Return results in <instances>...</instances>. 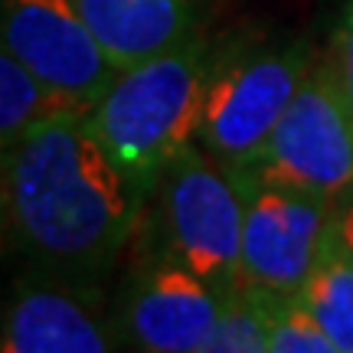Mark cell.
<instances>
[{"instance_id":"6da1fadb","label":"cell","mask_w":353,"mask_h":353,"mask_svg":"<svg viewBox=\"0 0 353 353\" xmlns=\"http://www.w3.org/2000/svg\"><path fill=\"white\" fill-rule=\"evenodd\" d=\"M138 203L88 112L59 114L3 154L7 223L20 249L50 268H108L138 223Z\"/></svg>"},{"instance_id":"7a4b0ae2","label":"cell","mask_w":353,"mask_h":353,"mask_svg":"<svg viewBox=\"0 0 353 353\" xmlns=\"http://www.w3.org/2000/svg\"><path fill=\"white\" fill-rule=\"evenodd\" d=\"M213 63V43L200 33L176 50L121 69L92 105L88 121L95 134L141 196L196 144Z\"/></svg>"},{"instance_id":"3957f363","label":"cell","mask_w":353,"mask_h":353,"mask_svg":"<svg viewBox=\"0 0 353 353\" xmlns=\"http://www.w3.org/2000/svg\"><path fill=\"white\" fill-rule=\"evenodd\" d=\"M314 63L304 39L216 52L196 144L226 170H249Z\"/></svg>"},{"instance_id":"277c9868","label":"cell","mask_w":353,"mask_h":353,"mask_svg":"<svg viewBox=\"0 0 353 353\" xmlns=\"http://www.w3.org/2000/svg\"><path fill=\"white\" fill-rule=\"evenodd\" d=\"M249 170L334 203L353 193V105L327 56H317Z\"/></svg>"},{"instance_id":"5b68a950","label":"cell","mask_w":353,"mask_h":353,"mask_svg":"<svg viewBox=\"0 0 353 353\" xmlns=\"http://www.w3.org/2000/svg\"><path fill=\"white\" fill-rule=\"evenodd\" d=\"M170 252L200 275L216 294L232 301L242 281V190L226 167L200 144L176 157L161 180Z\"/></svg>"},{"instance_id":"8992f818","label":"cell","mask_w":353,"mask_h":353,"mask_svg":"<svg viewBox=\"0 0 353 353\" xmlns=\"http://www.w3.org/2000/svg\"><path fill=\"white\" fill-rule=\"evenodd\" d=\"M242 190V281L265 294H298L330 236L337 203L229 170Z\"/></svg>"},{"instance_id":"52a82bcc","label":"cell","mask_w":353,"mask_h":353,"mask_svg":"<svg viewBox=\"0 0 353 353\" xmlns=\"http://www.w3.org/2000/svg\"><path fill=\"white\" fill-rule=\"evenodd\" d=\"M0 37L3 50L88 112L121 72L76 0H3Z\"/></svg>"},{"instance_id":"ba28073f","label":"cell","mask_w":353,"mask_h":353,"mask_svg":"<svg viewBox=\"0 0 353 353\" xmlns=\"http://www.w3.org/2000/svg\"><path fill=\"white\" fill-rule=\"evenodd\" d=\"M226 304L170 252L134 275L125 294V334L138 353H196Z\"/></svg>"},{"instance_id":"9c48e42d","label":"cell","mask_w":353,"mask_h":353,"mask_svg":"<svg viewBox=\"0 0 353 353\" xmlns=\"http://www.w3.org/2000/svg\"><path fill=\"white\" fill-rule=\"evenodd\" d=\"M0 353H114V343L82 291L33 278L7 301Z\"/></svg>"},{"instance_id":"30bf717a","label":"cell","mask_w":353,"mask_h":353,"mask_svg":"<svg viewBox=\"0 0 353 353\" xmlns=\"http://www.w3.org/2000/svg\"><path fill=\"white\" fill-rule=\"evenodd\" d=\"M118 69L138 65L200 37L206 0H76Z\"/></svg>"},{"instance_id":"8fae6325","label":"cell","mask_w":353,"mask_h":353,"mask_svg":"<svg viewBox=\"0 0 353 353\" xmlns=\"http://www.w3.org/2000/svg\"><path fill=\"white\" fill-rule=\"evenodd\" d=\"M65 112H88L79 101L46 85L13 52H0V148H17L33 128L46 125Z\"/></svg>"},{"instance_id":"7c38bea8","label":"cell","mask_w":353,"mask_h":353,"mask_svg":"<svg viewBox=\"0 0 353 353\" xmlns=\"http://www.w3.org/2000/svg\"><path fill=\"white\" fill-rule=\"evenodd\" d=\"M298 298L307 304L317 324L327 330L330 341L343 353H353V259L334 239V223L327 245L311 268L304 288L298 291Z\"/></svg>"},{"instance_id":"4fadbf2b","label":"cell","mask_w":353,"mask_h":353,"mask_svg":"<svg viewBox=\"0 0 353 353\" xmlns=\"http://www.w3.org/2000/svg\"><path fill=\"white\" fill-rule=\"evenodd\" d=\"M252 291V288H249ZM265 314L268 353H343L314 321L298 294H265L255 291Z\"/></svg>"},{"instance_id":"5bb4252c","label":"cell","mask_w":353,"mask_h":353,"mask_svg":"<svg viewBox=\"0 0 353 353\" xmlns=\"http://www.w3.org/2000/svg\"><path fill=\"white\" fill-rule=\"evenodd\" d=\"M196 353H268L265 314L255 291H242L226 304V314Z\"/></svg>"},{"instance_id":"9a60e30c","label":"cell","mask_w":353,"mask_h":353,"mask_svg":"<svg viewBox=\"0 0 353 353\" xmlns=\"http://www.w3.org/2000/svg\"><path fill=\"white\" fill-rule=\"evenodd\" d=\"M327 59L337 69V79H341L343 92L353 105V0H347L341 10V20H337V30H334V39H330Z\"/></svg>"},{"instance_id":"2e32d148","label":"cell","mask_w":353,"mask_h":353,"mask_svg":"<svg viewBox=\"0 0 353 353\" xmlns=\"http://www.w3.org/2000/svg\"><path fill=\"white\" fill-rule=\"evenodd\" d=\"M334 239L353 259V193L337 200V210H334Z\"/></svg>"}]
</instances>
